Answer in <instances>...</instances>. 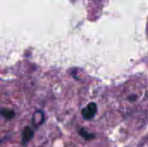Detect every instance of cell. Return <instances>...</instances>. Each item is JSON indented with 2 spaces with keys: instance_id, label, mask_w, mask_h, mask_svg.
I'll return each instance as SVG.
<instances>
[{
  "instance_id": "cell-1",
  "label": "cell",
  "mask_w": 148,
  "mask_h": 147,
  "mask_svg": "<svg viewBox=\"0 0 148 147\" xmlns=\"http://www.w3.org/2000/svg\"><path fill=\"white\" fill-rule=\"evenodd\" d=\"M96 112H97L96 104L94 102H91L85 108L82 110V115L85 120H91L95 116Z\"/></svg>"
},
{
  "instance_id": "cell-4",
  "label": "cell",
  "mask_w": 148,
  "mask_h": 147,
  "mask_svg": "<svg viewBox=\"0 0 148 147\" xmlns=\"http://www.w3.org/2000/svg\"><path fill=\"white\" fill-rule=\"evenodd\" d=\"M0 115L4 117L6 120H11L15 117V113L12 110L5 109V108H0Z\"/></svg>"
},
{
  "instance_id": "cell-5",
  "label": "cell",
  "mask_w": 148,
  "mask_h": 147,
  "mask_svg": "<svg viewBox=\"0 0 148 147\" xmlns=\"http://www.w3.org/2000/svg\"><path fill=\"white\" fill-rule=\"evenodd\" d=\"M79 133H80V135H81L84 139H86V140H90V139H93L95 138V136L94 134H92V133L87 132V131H86L85 129H83V128L80 129Z\"/></svg>"
},
{
  "instance_id": "cell-6",
  "label": "cell",
  "mask_w": 148,
  "mask_h": 147,
  "mask_svg": "<svg viewBox=\"0 0 148 147\" xmlns=\"http://www.w3.org/2000/svg\"><path fill=\"white\" fill-rule=\"evenodd\" d=\"M128 100H129L130 101H135L137 100V96H136V95H131V96L128 97Z\"/></svg>"
},
{
  "instance_id": "cell-3",
  "label": "cell",
  "mask_w": 148,
  "mask_h": 147,
  "mask_svg": "<svg viewBox=\"0 0 148 147\" xmlns=\"http://www.w3.org/2000/svg\"><path fill=\"white\" fill-rule=\"evenodd\" d=\"M44 120V116H43V113L41 111H38L36 113H34L33 116V124L36 125V126H38L39 125H41L43 122Z\"/></svg>"
},
{
  "instance_id": "cell-2",
  "label": "cell",
  "mask_w": 148,
  "mask_h": 147,
  "mask_svg": "<svg viewBox=\"0 0 148 147\" xmlns=\"http://www.w3.org/2000/svg\"><path fill=\"white\" fill-rule=\"evenodd\" d=\"M33 136H34V131L30 127L26 126L23 129V132L22 134V144L23 146H26L33 138Z\"/></svg>"
}]
</instances>
